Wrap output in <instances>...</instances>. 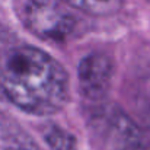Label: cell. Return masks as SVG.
I'll list each match as a JSON object with an SVG mask.
<instances>
[{"instance_id": "6da1fadb", "label": "cell", "mask_w": 150, "mask_h": 150, "mask_svg": "<svg viewBox=\"0 0 150 150\" xmlns=\"http://www.w3.org/2000/svg\"><path fill=\"white\" fill-rule=\"evenodd\" d=\"M0 88L22 111L58 112L69 99V77L60 63L35 47H15L0 55Z\"/></svg>"}, {"instance_id": "7a4b0ae2", "label": "cell", "mask_w": 150, "mask_h": 150, "mask_svg": "<svg viewBox=\"0 0 150 150\" xmlns=\"http://www.w3.org/2000/svg\"><path fill=\"white\" fill-rule=\"evenodd\" d=\"M92 137L100 150H149L139 122L115 105H99L89 118Z\"/></svg>"}, {"instance_id": "3957f363", "label": "cell", "mask_w": 150, "mask_h": 150, "mask_svg": "<svg viewBox=\"0 0 150 150\" xmlns=\"http://www.w3.org/2000/svg\"><path fill=\"white\" fill-rule=\"evenodd\" d=\"M23 21L31 32L51 41H64L79 28V18L64 0H28Z\"/></svg>"}, {"instance_id": "277c9868", "label": "cell", "mask_w": 150, "mask_h": 150, "mask_svg": "<svg viewBox=\"0 0 150 150\" xmlns=\"http://www.w3.org/2000/svg\"><path fill=\"white\" fill-rule=\"evenodd\" d=\"M114 73L112 60L103 52H92L79 64V88L85 98L99 102L109 92Z\"/></svg>"}, {"instance_id": "5b68a950", "label": "cell", "mask_w": 150, "mask_h": 150, "mask_svg": "<svg viewBox=\"0 0 150 150\" xmlns=\"http://www.w3.org/2000/svg\"><path fill=\"white\" fill-rule=\"evenodd\" d=\"M0 128L4 150H38V146L31 139V136L25 133L15 121L1 117Z\"/></svg>"}, {"instance_id": "8992f818", "label": "cell", "mask_w": 150, "mask_h": 150, "mask_svg": "<svg viewBox=\"0 0 150 150\" xmlns=\"http://www.w3.org/2000/svg\"><path fill=\"white\" fill-rule=\"evenodd\" d=\"M133 111L137 122L150 127V77L140 80L133 93Z\"/></svg>"}, {"instance_id": "52a82bcc", "label": "cell", "mask_w": 150, "mask_h": 150, "mask_svg": "<svg viewBox=\"0 0 150 150\" xmlns=\"http://www.w3.org/2000/svg\"><path fill=\"white\" fill-rule=\"evenodd\" d=\"M64 1H67L73 9L98 16L112 15L118 12L122 6V0H64Z\"/></svg>"}, {"instance_id": "ba28073f", "label": "cell", "mask_w": 150, "mask_h": 150, "mask_svg": "<svg viewBox=\"0 0 150 150\" xmlns=\"http://www.w3.org/2000/svg\"><path fill=\"white\" fill-rule=\"evenodd\" d=\"M44 140L45 143L50 146L51 150H77V143L74 136H71L70 133H67L64 128L48 124L44 131Z\"/></svg>"}, {"instance_id": "9c48e42d", "label": "cell", "mask_w": 150, "mask_h": 150, "mask_svg": "<svg viewBox=\"0 0 150 150\" xmlns=\"http://www.w3.org/2000/svg\"><path fill=\"white\" fill-rule=\"evenodd\" d=\"M1 106H3V100H1V96H0V118L3 117V115H1Z\"/></svg>"}]
</instances>
